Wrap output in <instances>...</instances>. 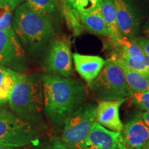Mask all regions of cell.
Here are the masks:
<instances>
[{
    "instance_id": "cell-1",
    "label": "cell",
    "mask_w": 149,
    "mask_h": 149,
    "mask_svg": "<svg viewBox=\"0 0 149 149\" xmlns=\"http://www.w3.org/2000/svg\"><path fill=\"white\" fill-rule=\"evenodd\" d=\"M42 81L46 116L53 125L61 126L84 103L87 96L86 86L77 80L54 73L43 75Z\"/></svg>"
},
{
    "instance_id": "cell-2",
    "label": "cell",
    "mask_w": 149,
    "mask_h": 149,
    "mask_svg": "<svg viewBox=\"0 0 149 149\" xmlns=\"http://www.w3.org/2000/svg\"><path fill=\"white\" fill-rule=\"evenodd\" d=\"M11 110L24 120L35 121L44 109L42 77L22 74L9 95Z\"/></svg>"
},
{
    "instance_id": "cell-3",
    "label": "cell",
    "mask_w": 149,
    "mask_h": 149,
    "mask_svg": "<svg viewBox=\"0 0 149 149\" xmlns=\"http://www.w3.org/2000/svg\"><path fill=\"white\" fill-rule=\"evenodd\" d=\"M13 31L26 47L36 49L51 38L54 27L48 15L39 13L25 2L17 8Z\"/></svg>"
},
{
    "instance_id": "cell-4",
    "label": "cell",
    "mask_w": 149,
    "mask_h": 149,
    "mask_svg": "<svg viewBox=\"0 0 149 149\" xmlns=\"http://www.w3.org/2000/svg\"><path fill=\"white\" fill-rule=\"evenodd\" d=\"M97 99L101 100H117L131 97L124 74L120 66L111 59L106 61L99 75L89 85Z\"/></svg>"
},
{
    "instance_id": "cell-5",
    "label": "cell",
    "mask_w": 149,
    "mask_h": 149,
    "mask_svg": "<svg viewBox=\"0 0 149 149\" xmlns=\"http://www.w3.org/2000/svg\"><path fill=\"white\" fill-rule=\"evenodd\" d=\"M37 137V131L30 122L13 113L0 111V144L11 148L27 146Z\"/></svg>"
},
{
    "instance_id": "cell-6",
    "label": "cell",
    "mask_w": 149,
    "mask_h": 149,
    "mask_svg": "<svg viewBox=\"0 0 149 149\" xmlns=\"http://www.w3.org/2000/svg\"><path fill=\"white\" fill-rule=\"evenodd\" d=\"M96 108L92 103H83L66 119L61 140L68 148L73 149L88 135L95 121Z\"/></svg>"
},
{
    "instance_id": "cell-7",
    "label": "cell",
    "mask_w": 149,
    "mask_h": 149,
    "mask_svg": "<svg viewBox=\"0 0 149 149\" xmlns=\"http://www.w3.org/2000/svg\"><path fill=\"white\" fill-rule=\"evenodd\" d=\"M122 134L95 122L86 137L73 149H122Z\"/></svg>"
},
{
    "instance_id": "cell-8",
    "label": "cell",
    "mask_w": 149,
    "mask_h": 149,
    "mask_svg": "<svg viewBox=\"0 0 149 149\" xmlns=\"http://www.w3.org/2000/svg\"><path fill=\"white\" fill-rule=\"evenodd\" d=\"M72 58L69 45L63 40H54L45 61L46 69L52 73L69 77L72 70Z\"/></svg>"
},
{
    "instance_id": "cell-9",
    "label": "cell",
    "mask_w": 149,
    "mask_h": 149,
    "mask_svg": "<svg viewBox=\"0 0 149 149\" xmlns=\"http://www.w3.org/2000/svg\"><path fill=\"white\" fill-rule=\"evenodd\" d=\"M24 57V51L13 29L0 31V66H17Z\"/></svg>"
},
{
    "instance_id": "cell-10",
    "label": "cell",
    "mask_w": 149,
    "mask_h": 149,
    "mask_svg": "<svg viewBox=\"0 0 149 149\" xmlns=\"http://www.w3.org/2000/svg\"><path fill=\"white\" fill-rule=\"evenodd\" d=\"M126 100L100 101L96 108L97 122L113 131L122 132L124 126L120 120V109Z\"/></svg>"
},
{
    "instance_id": "cell-11",
    "label": "cell",
    "mask_w": 149,
    "mask_h": 149,
    "mask_svg": "<svg viewBox=\"0 0 149 149\" xmlns=\"http://www.w3.org/2000/svg\"><path fill=\"white\" fill-rule=\"evenodd\" d=\"M117 22L121 35L128 39L136 37L139 29V19L128 0H113Z\"/></svg>"
},
{
    "instance_id": "cell-12",
    "label": "cell",
    "mask_w": 149,
    "mask_h": 149,
    "mask_svg": "<svg viewBox=\"0 0 149 149\" xmlns=\"http://www.w3.org/2000/svg\"><path fill=\"white\" fill-rule=\"evenodd\" d=\"M122 149H139L149 139V128L141 117H135L123 126Z\"/></svg>"
},
{
    "instance_id": "cell-13",
    "label": "cell",
    "mask_w": 149,
    "mask_h": 149,
    "mask_svg": "<svg viewBox=\"0 0 149 149\" xmlns=\"http://www.w3.org/2000/svg\"><path fill=\"white\" fill-rule=\"evenodd\" d=\"M72 58L76 70L88 86L99 75L106 63L102 57L97 55L74 53Z\"/></svg>"
},
{
    "instance_id": "cell-14",
    "label": "cell",
    "mask_w": 149,
    "mask_h": 149,
    "mask_svg": "<svg viewBox=\"0 0 149 149\" xmlns=\"http://www.w3.org/2000/svg\"><path fill=\"white\" fill-rule=\"evenodd\" d=\"M101 11L107 28V36L112 45L115 47L118 40L122 37V35L117 25L116 11L113 0H103Z\"/></svg>"
},
{
    "instance_id": "cell-15",
    "label": "cell",
    "mask_w": 149,
    "mask_h": 149,
    "mask_svg": "<svg viewBox=\"0 0 149 149\" xmlns=\"http://www.w3.org/2000/svg\"><path fill=\"white\" fill-rule=\"evenodd\" d=\"M76 14L82 26L90 32L100 36H107V28L102 14L101 8L90 12Z\"/></svg>"
},
{
    "instance_id": "cell-16",
    "label": "cell",
    "mask_w": 149,
    "mask_h": 149,
    "mask_svg": "<svg viewBox=\"0 0 149 149\" xmlns=\"http://www.w3.org/2000/svg\"><path fill=\"white\" fill-rule=\"evenodd\" d=\"M110 59L119 66H125L141 74L149 75V57L148 56H146V59L143 62H136L125 54L115 48V51L112 53Z\"/></svg>"
},
{
    "instance_id": "cell-17",
    "label": "cell",
    "mask_w": 149,
    "mask_h": 149,
    "mask_svg": "<svg viewBox=\"0 0 149 149\" xmlns=\"http://www.w3.org/2000/svg\"><path fill=\"white\" fill-rule=\"evenodd\" d=\"M115 48L136 62H143L146 58L147 55L133 39H128L122 36Z\"/></svg>"
},
{
    "instance_id": "cell-18",
    "label": "cell",
    "mask_w": 149,
    "mask_h": 149,
    "mask_svg": "<svg viewBox=\"0 0 149 149\" xmlns=\"http://www.w3.org/2000/svg\"><path fill=\"white\" fill-rule=\"evenodd\" d=\"M124 74L128 88L132 92L146 91L149 85V75L141 74L125 66H120Z\"/></svg>"
},
{
    "instance_id": "cell-19",
    "label": "cell",
    "mask_w": 149,
    "mask_h": 149,
    "mask_svg": "<svg viewBox=\"0 0 149 149\" xmlns=\"http://www.w3.org/2000/svg\"><path fill=\"white\" fill-rule=\"evenodd\" d=\"M22 73L0 66V98L7 100Z\"/></svg>"
},
{
    "instance_id": "cell-20",
    "label": "cell",
    "mask_w": 149,
    "mask_h": 149,
    "mask_svg": "<svg viewBox=\"0 0 149 149\" xmlns=\"http://www.w3.org/2000/svg\"><path fill=\"white\" fill-rule=\"evenodd\" d=\"M76 13H82L101 8L103 0H63Z\"/></svg>"
},
{
    "instance_id": "cell-21",
    "label": "cell",
    "mask_w": 149,
    "mask_h": 149,
    "mask_svg": "<svg viewBox=\"0 0 149 149\" xmlns=\"http://www.w3.org/2000/svg\"><path fill=\"white\" fill-rule=\"evenodd\" d=\"M26 2L33 10L48 15L55 12L57 6V0H27Z\"/></svg>"
},
{
    "instance_id": "cell-22",
    "label": "cell",
    "mask_w": 149,
    "mask_h": 149,
    "mask_svg": "<svg viewBox=\"0 0 149 149\" xmlns=\"http://www.w3.org/2000/svg\"><path fill=\"white\" fill-rule=\"evenodd\" d=\"M64 15L68 25L72 29V33L74 35L77 36L81 34L83 31L84 27L80 22L77 15L75 12L64 3Z\"/></svg>"
},
{
    "instance_id": "cell-23",
    "label": "cell",
    "mask_w": 149,
    "mask_h": 149,
    "mask_svg": "<svg viewBox=\"0 0 149 149\" xmlns=\"http://www.w3.org/2000/svg\"><path fill=\"white\" fill-rule=\"evenodd\" d=\"M130 97H132L134 103L137 107L143 110L149 111V91L134 92Z\"/></svg>"
},
{
    "instance_id": "cell-24",
    "label": "cell",
    "mask_w": 149,
    "mask_h": 149,
    "mask_svg": "<svg viewBox=\"0 0 149 149\" xmlns=\"http://www.w3.org/2000/svg\"><path fill=\"white\" fill-rule=\"evenodd\" d=\"M133 40L140 46L142 51L149 57V39L146 37H135Z\"/></svg>"
},
{
    "instance_id": "cell-25",
    "label": "cell",
    "mask_w": 149,
    "mask_h": 149,
    "mask_svg": "<svg viewBox=\"0 0 149 149\" xmlns=\"http://www.w3.org/2000/svg\"><path fill=\"white\" fill-rule=\"evenodd\" d=\"M46 149H70L66 146L58 137H54L51 139V143Z\"/></svg>"
},
{
    "instance_id": "cell-26",
    "label": "cell",
    "mask_w": 149,
    "mask_h": 149,
    "mask_svg": "<svg viewBox=\"0 0 149 149\" xmlns=\"http://www.w3.org/2000/svg\"><path fill=\"white\" fill-rule=\"evenodd\" d=\"M22 1H24V0H0V3H4L8 6L11 10H14L17 6L21 4Z\"/></svg>"
},
{
    "instance_id": "cell-27",
    "label": "cell",
    "mask_w": 149,
    "mask_h": 149,
    "mask_svg": "<svg viewBox=\"0 0 149 149\" xmlns=\"http://www.w3.org/2000/svg\"><path fill=\"white\" fill-rule=\"evenodd\" d=\"M141 119L149 128V111H146V112L143 113L142 115H141Z\"/></svg>"
},
{
    "instance_id": "cell-28",
    "label": "cell",
    "mask_w": 149,
    "mask_h": 149,
    "mask_svg": "<svg viewBox=\"0 0 149 149\" xmlns=\"http://www.w3.org/2000/svg\"><path fill=\"white\" fill-rule=\"evenodd\" d=\"M144 33L146 35V37L149 39V21L146 24L144 28Z\"/></svg>"
},
{
    "instance_id": "cell-29",
    "label": "cell",
    "mask_w": 149,
    "mask_h": 149,
    "mask_svg": "<svg viewBox=\"0 0 149 149\" xmlns=\"http://www.w3.org/2000/svg\"><path fill=\"white\" fill-rule=\"evenodd\" d=\"M139 149H149V139L145 143V144L143 145V146H141Z\"/></svg>"
},
{
    "instance_id": "cell-30",
    "label": "cell",
    "mask_w": 149,
    "mask_h": 149,
    "mask_svg": "<svg viewBox=\"0 0 149 149\" xmlns=\"http://www.w3.org/2000/svg\"><path fill=\"white\" fill-rule=\"evenodd\" d=\"M26 146H20V147H15V148H11L9 147V149H31V148H28V147H25Z\"/></svg>"
},
{
    "instance_id": "cell-31",
    "label": "cell",
    "mask_w": 149,
    "mask_h": 149,
    "mask_svg": "<svg viewBox=\"0 0 149 149\" xmlns=\"http://www.w3.org/2000/svg\"><path fill=\"white\" fill-rule=\"evenodd\" d=\"M8 101L7 100H3V99L0 98V107H1V105H3V104H5L6 102H7Z\"/></svg>"
},
{
    "instance_id": "cell-32",
    "label": "cell",
    "mask_w": 149,
    "mask_h": 149,
    "mask_svg": "<svg viewBox=\"0 0 149 149\" xmlns=\"http://www.w3.org/2000/svg\"><path fill=\"white\" fill-rule=\"evenodd\" d=\"M0 149H9V147L4 146H3V145L0 144Z\"/></svg>"
},
{
    "instance_id": "cell-33",
    "label": "cell",
    "mask_w": 149,
    "mask_h": 149,
    "mask_svg": "<svg viewBox=\"0 0 149 149\" xmlns=\"http://www.w3.org/2000/svg\"><path fill=\"white\" fill-rule=\"evenodd\" d=\"M146 91H149V85L148 86V87H147V89H146Z\"/></svg>"
}]
</instances>
